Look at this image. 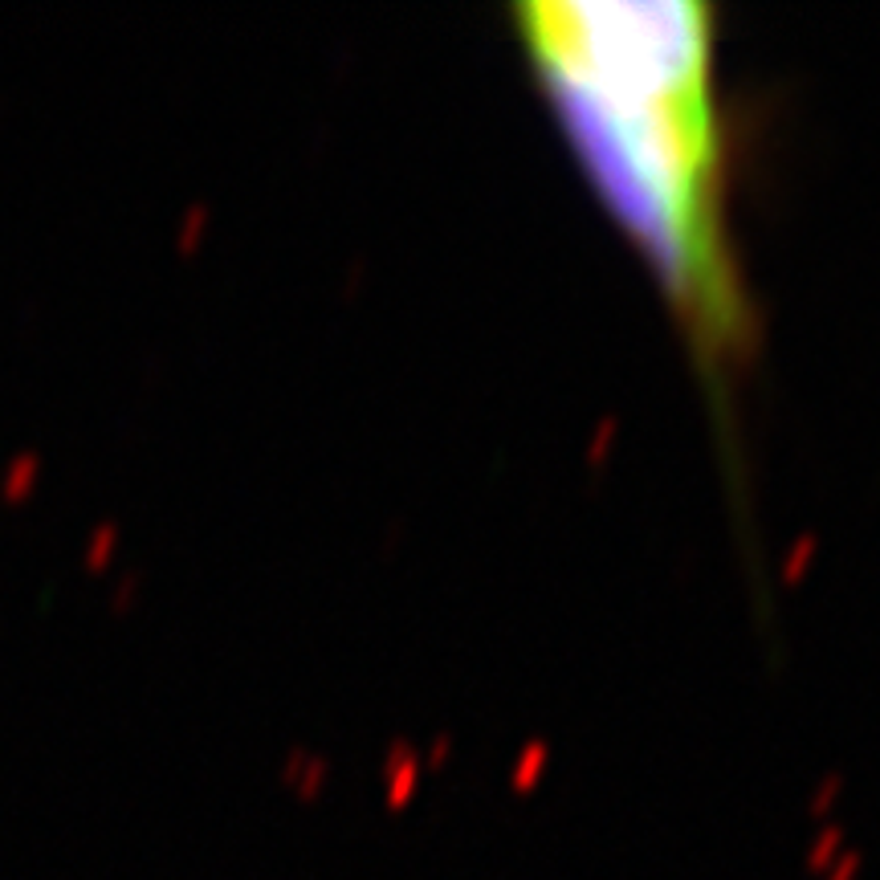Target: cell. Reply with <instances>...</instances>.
I'll return each mask as SVG.
<instances>
[{"label":"cell","mask_w":880,"mask_h":880,"mask_svg":"<svg viewBox=\"0 0 880 880\" xmlns=\"http://www.w3.org/2000/svg\"><path fill=\"white\" fill-rule=\"evenodd\" d=\"M522 54L701 359L747 347L726 225L718 33L701 0H526Z\"/></svg>","instance_id":"obj_1"},{"label":"cell","mask_w":880,"mask_h":880,"mask_svg":"<svg viewBox=\"0 0 880 880\" xmlns=\"http://www.w3.org/2000/svg\"><path fill=\"white\" fill-rule=\"evenodd\" d=\"M29 473H37V457H25V461H21V465L9 473V485H17V481L29 477Z\"/></svg>","instance_id":"obj_2"}]
</instances>
